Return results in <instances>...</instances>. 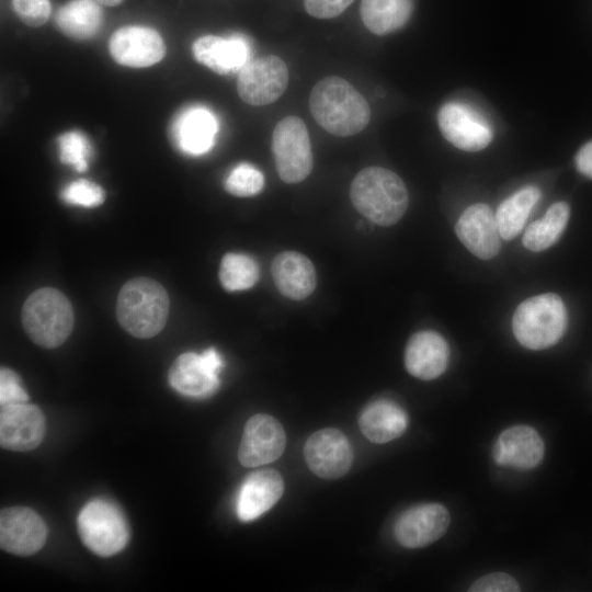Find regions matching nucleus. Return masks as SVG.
<instances>
[{
  "mask_svg": "<svg viewBox=\"0 0 592 592\" xmlns=\"http://www.w3.org/2000/svg\"><path fill=\"white\" fill-rule=\"evenodd\" d=\"M309 469L320 478L338 479L345 475L353 462V451L346 436L327 428L311 434L304 447Z\"/></svg>",
  "mask_w": 592,
  "mask_h": 592,
  "instance_id": "10",
  "label": "nucleus"
},
{
  "mask_svg": "<svg viewBox=\"0 0 592 592\" xmlns=\"http://www.w3.org/2000/svg\"><path fill=\"white\" fill-rule=\"evenodd\" d=\"M113 59L125 67L145 68L159 62L166 55V44L153 29L127 25L116 30L110 41Z\"/></svg>",
  "mask_w": 592,
  "mask_h": 592,
  "instance_id": "13",
  "label": "nucleus"
},
{
  "mask_svg": "<svg viewBox=\"0 0 592 592\" xmlns=\"http://www.w3.org/2000/svg\"><path fill=\"white\" fill-rule=\"evenodd\" d=\"M169 307V297L162 285L148 277H136L121 288L116 317L129 334L148 339L163 329Z\"/></svg>",
  "mask_w": 592,
  "mask_h": 592,
  "instance_id": "3",
  "label": "nucleus"
},
{
  "mask_svg": "<svg viewBox=\"0 0 592 592\" xmlns=\"http://www.w3.org/2000/svg\"><path fill=\"white\" fill-rule=\"evenodd\" d=\"M449 348L446 340L434 331L413 334L405 352V365L409 374L431 380L441 376L448 365Z\"/></svg>",
  "mask_w": 592,
  "mask_h": 592,
  "instance_id": "20",
  "label": "nucleus"
},
{
  "mask_svg": "<svg viewBox=\"0 0 592 592\" xmlns=\"http://www.w3.org/2000/svg\"><path fill=\"white\" fill-rule=\"evenodd\" d=\"M99 3L104 5L114 7L119 4L123 0H96Z\"/></svg>",
  "mask_w": 592,
  "mask_h": 592,
  "instance_id": "38",
  "label": "nucleus"
},
{
  "mask_svg": "<svg viewBox=\"0 0 592 592\" xmlns=\"http://www.w3.org/2000/svg\"><path fill=\"white\" fill-rule=\"evenodd\" d=\"M576 166L580 173L592 179V141L585 144L576 156Z\"/></svg>",
  "mask_w": 592,
  "mask_h": 592,
  "instance_id": "37",
  "label": "nucleus"
},
{
  "mask_svg": "<svg viewBox=\"0 0 592 592\" xmlns=\"http://www.w3.org/2000/svg\"><path fill=\"white\" fill-rule=\"evenodd\" d=\"M288 83L286 64L267 55L247 62L239 71L237 91L247 104L261 106L273 103L285 92Z\"/></svg>",
  "mask_w": 592,
  "mask_h": 592,
  "instance_id": "9",
  "label": "nucleus"
},
{
  "mask_svg": "<svg viewBox=\"0 0 592 592\" xmlns=\"http://www.w3.org/2000/svg\"><path fill=\"white\" fill-rule=\"evenodd\" d=\"M271 273L280 293L291 299H304L316 287L314 264L307 257L296 251L277 254L273 259Z\"/></svg>",
  "mask_w": 592,
  "mask_h": 592,
  "instance_id": "23",
  "label": "nucleus"
},
{
  "mask_svg": "<svg viewBox=\"0 0 592 592\" xmlns=\"http://www.w3.org/2000/svg\"><path fill=\"white\" fill-rule=\"evenodd\" d=\"M358 425L371 442L383 444L403 434L408 425V417L396 402L380 399L369 403L363 410Z\"/></svg>",
  "mask_w": 592,
  "mask_h": 592,
  "instance_id": "24",
  "label": "nucleus"
},
{
  "mask_svg": "<svg viewBox=\"0 0 592 592\" xmlns=\"http://www.w3.org/2000/svg\"><path fill=\"white\" fill-rule=\"evenodd\" d=\"M46 538V524L32 509L13 506L1 511L0 545L5 551L30 556L44 546Z\"/></svg>",
  "mask_w": 592,
  "mask_h": 592,
  "instance_id": "15",
  "label": "nucleus"
},
{
  "mask_svg": "<svg viewBox=\"0 0 592 592\" xmlns=\"http://www.w3.org/2000/svg\"><path fill=\"white\" fill-rule=\"evenodd\" d=\"M567 309L562 299L553 293L530 297L516 308L512 329L521 345L543 350L556 344L567 328Z\"/></svg>",
  "mask_w": 592,
  "mask_h": 592,
  "instance_id": "5",
  "label": "nucleus"
},
{
  "mask_svg": "<svg viewBox=\"0 0 592 592\" xmlns=\"http://www.w3.org/2000/svg\"><path fill=\"white\" fill-rule=\"evenodd\" d=\"M60 196L67 204L87 208L100 206L105 198L103 189L86 179L69 183L61 191Z\"/></svg>",
  "mask_w": 592,
  "mask_h": 592,
  "instance_id": "32",
  "label": "nucleus"
},
{
  "mask_svg": "<svg viewBox=\"0 0 592 592\" xmlns=\"http://www.w3.org/2000/svg\"><path fill=\"white\" fill-rule=\"evenodd\" d=\"M59 160L78 172L88 169L92 148L87 136L78 130L67 132L57 139Z\"/></svg>",
  "mask_w": 592,
  "mask_h": 592,
  "instance_id": "30",
  "label": "nucleus"
},
{
  "mask_svg": "<svg viewBox=\"0 0 592 592\" xmlns=\"http://www.w3.org/2000/svg\"><path fill=\"white\" fill-rule=\"evenodd\" d=\"M544 457V442L538 432L519 424L505 429L497 439L493 460L503 467L527 470L536 467Z\"/></svg>",
  "mask_w": 592,
  "mask_h": 592,
  "instance_id": "18",
  "label": "nucleus"
},
{
  "mask_svg": "<svg viewBox=\"0 0 592 592\" xmlns=\"http://www.w3.org/2000/svg\"><path fill=\"white\" fill-rule=\"evenodd\" d=\"M12 8L19 19L32 27L44 25L52 11L49 0H12Z\"/></svg>",
  "mask_w": 592,
  "mask_h": 592,
  "instance_id": "33",
  "label": "nucleus"
},
{
  "mask_svg": "<svg viewBox=\"0 0 592 592\" xmlns=\"http://www.w3.org/2000/svg\"><path fill=\"white\" fill-rule=\"evenodd\" d=\"M217 130V118L208 109L191 106L174 119L172 137L182 152L200 156L213 147Z\"/></svg>",
  "mask_w": 592,
  "mask_h": 592,
  "instance_id": "22",
  "label": "nucleus"
},
{
  "mask_svg": "<svg viewBox=\"0 0 592 592\" xmlns=\"http://www.w3.org/2000/svg\"><path fill=\"white\" fill-rule=\"evenodd\" d=\"M437 122L443 136L462 150L479 151L492 140L488 122L466 104H444L439 112Z\"/></svg>",
  "mask_w": 592,
  "mask_h": 592,
  "instance_id": "14",
  "label": "nucleus"
},
{
  "mask_svg": "<svg viewBox=\"0 0 592 592\" xmlns=\"http://www.w3.org/2000/svg\"><path fill=\"white\" fill-rule=\"evenodd\" d=\"M102 20V9L96 0H70L55 14L57 29L78 41L93 37L100 31Z\"/></svg>",
  "mask_w": 592,
  "mask_h": 592,
  "instance_id": "25",
  "label": "nucleus"
},
{
  "mask_svg": "<svg viewBox=\"0 0 592 592\" xmlns=\"http://www.w3.org/2000/svg\"><path fill=\"white\" fill-rule=\"evenodd\" d=\"M272 151L280 178L286 183L305 180L312 169V152L307 127L301 118L286 116L272 134Z\"/></svg>",
  "mask_w": 592,
  "mask_h": 592,
  "instance_id": "7",
  "label": "nucleus"
},
{
  "mask_svg": "<svg viewBox=\"0 0 592 592\" xmlns=\"http://www.w3.org/2000/svg\"><path fill=\"white\" fill-rule=\"evenodd\" d=\"M473 592H515L517 581L505 572H492L477 579L469 588Z\"/></svg>",
  "mask_w": 592,
  "mask_h": 592,
  "instance_id": "35",
  "label": "nucleus"
},
{
  "mask_svg": "<svg viewBox=\"0 0 592 592\" xmlns=\"http://www.w3.org/2000/svg\"><path fill=\"white\" fill-rule=\"evenodd\" d=\"M451 515L440 503H422L409 508L394 526L396 540L406 548H421L440 539L447 531Z\"/></svg>",
  "mask_w": 592,
  "mask_h": 592,
  "instance_id": "12",
  "label": "nucleus"
},
{
  "mask_svg": "<svg viewBox=\"0 0 592 592\" xmlns=\"http://www.w3.org/2000/svg\"><path fill=\"white\" fill-rule=\"evenodd\" d=\"M455 231L462 243L479 259H492L500 251L501 236L496 215L485 203L467 207L458 218Z\"/></svg>",
  "mask_w": 592,
  "mask_h": 592,
  "instance_id": "17",
  "label": "nucleus"
},
{
  "mask_svg": "<svg viewBox=\"0 0 592 592\" xmlns=\"http://www.w3.org/2000/svg\"><path fill=\"white\" fill-rule=\"evenodd\" d=\"M263 186L262 172L249 163L235 167L225 180L226 191L239 197L253 196L260 193Z\"/></svg>",
  "mask_w": 592,
  "mask_h": 592,
  "instance_id": "31",
  "label": "nucleus"
},
{
  "mask_svg": "<svg viewBox=\"0 0 592 592\" xmlns=\"http://www.w3.org/2000/svg\"><path fill=\"white\" fill-rule=\"evenodd\" d=\"M22 325L29 338L39 346L61 345L73 328V309L59 291L44 287L33 292L22 308Z\"/></svg>",
  "mask_w": 592,
  "mask_h": 592,
  "instance_id": "4",
  "label": "nucleus"
},
{
  "mask_svg": "<svg viewBox=\"0 0 592 592\" xmlns=\"http://www.w3.org/2000/svg\"><path fill=\"white\" fill-rule=\"evenodd\" d=\"M539 197L540 191L530 185L519 190L499 205L494 215L502 239L511 240L520 234Z\"/></svg>",
  "mask_w": 592,
  "mask_h": 592,
  "instance_id": "27",
  "label": "nucleus"
},
{
  "mask_svg": "<svg viewBox=\"0 0 592 592\" xmlns=\"http://www.w3.org/2000/svg\"><path fill=\"white\" fill-rule=\"evenodd\" d=\"M569 215L570 208L566 202L553 204L544 217L527 227L522 239L524 247L533 252L551 247L563 232Z\"/></svg>",
  "mask_w": 592,
  "mask_h": 592,
  "instance_id": "28",
  "label": "nucleus"
},
{
  "mask_svg": "<svg viewBox=\"0 0 592 592\" xmlns=\"http://www.w3.org/2000/svg\"><path fill=\"white\" fill-rule=\"evenodd\" d=\"M285 445L286 435L281 423L272 415L258 413L244 425L238 458L246 467L265 465L276 460Z\"/></svg>",
  "mask_w": 592,
  "mask_h": 592,
  "instance_id": "11",
  "label": "nucleus"
},
{
  "mask_svg": "<svg viewBox=\"0 0 592 592\" xmlns=\"http://www.w3.org/2000/svg\"><path fill=\"white\" fill-rule=\"evenodd\" d=\"M412 0H362L360 14L364 25L376 35L401 29L410 19Z\"/></svg>",
  "mask_w": 592,
  "mask_h": 592,
  "instance_id": "26",
  "label": "nucleus"
},
{
  "mask_svg": "<svg viewBox=\"0 0 592 592\" xmlns=\"http://www.w3.org/2000/svg\"><path fill=\"white\" fill-rule=\"evenodd\" d=\"M46 431L39 408L27 402L1 407L0 444L3 448L26 452L42 442Z\"/></svg>",
  "mask_w": 592,
  "mask_h": 592,
  "instance_id": "16",
  "label": "nucleus"
},
{
  "mask_svg": "<svg viewBox=\"0 0 592 592\" xmlns=\"http://www.w3.org/2000/svg\"><path fill=\"white\" fill-rule=\"evenodd\" d=\"M350 198L357 212L379 226L396 224L409 204L401 178L382 167L361 170L351 183Z\"/></svg>",
  "mask_w": 592,
  "mask_h": 592,
  "instance_id": "2",
  "label": "nucleus"
},
{
  "mask_svg": "<svg viewBox=\"0 0 592 592\" xmlns=\"http://www.w3.org/2000/svg\"><path fill=\"white\" fill-rule=\"evenodd\" d=\"M284 481L274 469L251 473L242 482L236 502L240 521L250 522L270 510L282 497Z\"/></svg>",
  "mask_w": 592,
  "mask_h": 592,
  "instance_id": "19",
  "label": "nucleus"
},
{
  "mask_svg": "<svg viewBox=\"0 0 592 592\" xmlns=\"http://www.w3.org/2000/svg\"><path fill=\"white\" fill-rule=\"evenodd\" d=\"M77 528L82 543L101 557L119 553L129 539L128 525L122 511L103 499L91 500L81 509Z\"/></svg>",
  "mask_w": 592,
  "mask_h": 592,
  "instance_id": "6",
  "label": "nucleus"
},
{
  "mask_svg": "<svg viewBox=\"0 0 592 592\" xmlns=\"http://www.w3.org/2000/svg\"><path fill=\"white\" fill-rule=\"evenodd\" d=\"M29 396L21 386L19 376L11 369L0 371V403L2 406L27 402Z\"/></svg>",
  "mask_w": 592,
  "mask_h": 592,
  "instance_id": "34",
  "label": "nucleus"
},
{
  "mask_svg": "<svg viewBox=\"0 0 592 592\" xmlns=\"http://www.w3.org/2000/svg\"><path fill=\"white\" fill-rule=\"evenodd\" d=\"M259 280V266L249 255L243 253H227L219 267V281L229 292L244 291L252 287Z\"/></svg>",
  "mask_w": 592,
  "mask_h": 592,
  "instance_id": "29",
  "label": "nucleus"
},
{
  "mask_svg": "<svg viewBox=\"0 0 592 592\" xmlns=\"http://www.w3.org/2000/svg\"><path fill=\"white\" fill-rule=\"evenodd\" d=\"M354 0H304L308 14L317 19H331L341 14Z\"/></svg>",
  "mask_w": 592,
  "mask_h": 592,
  "instance_id": "36",
  "label": "nucleus"
},
{
  "mask_svg": "<svg viewBox=\"0 0 592 592\" xmlns=\"http://www.w3.org/2000/svg\"><path fill=\"white\" fill-rule=\"evenodd\" d=\"M224 362L215 348L201 354L186 352L177 357L169 371V383L179 394L203 399L212 396L219 386L218 374Z\"/></svg>",
  "mask_w": 592,
  "mask_h": 592,
  "instance_id": "8",
  "label": "nucleus"
},
{
  "mask_svg": "<svg viewBox=\"0 0 592 592\" xmlns=\"http://www.w3.org/2000/svg\"><path fill=\"white\" fill-rule=\"evenodd\" d=\"M309 109L325 130L340 137L361 133L371 119L366 99L338 76H328L316 83L309 96Z\"/></svg>",
  "mask_w": 592,
  "mask_h": 592,
  "instance_id": "1",
  "label": "nucleus"
},
{
  "mask_svg": "<svg viewBox=\"0 0 592 592\" xmlns=\"http://www.w3.org/2000/svg\"><path fill=\"white\" fill-rule=\"evenodd\" d=\"M196 61L219 75L240 71L250 55L248 42L241 36L228 38L216 35H204L192 45Z\"/></svg>",
  "mask_w": 592,
  "mask_h": 592,
  "instance_id": "21",
  "label": "nucleus"
}]
</instances>
